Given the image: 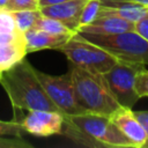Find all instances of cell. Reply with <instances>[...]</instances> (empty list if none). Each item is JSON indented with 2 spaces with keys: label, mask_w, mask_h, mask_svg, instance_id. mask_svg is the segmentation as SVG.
<instances>
[{
  "label": "cell",
  "mask_w": 148,
  "mask_h": 148,
  "mask_svg": "<svg viewBox=\"0 0 148 148\" xmlns=\"http://www.w3.org/2000/svg\"><path fill=\"white\" fill-rule=\"evenodd\" d=\"M12 15L15 20L17 30L24 34L27 30L34 27L35 22L42 16V13L39 9H24V10L12 12Z\"/></svg>",
  "instance_id": "cell-15"
},
{
  "label": "cell",
  "mask_w": 148,
  "mask_h": 148,
  "mask_svg": "<svg viewBox=\"0 0 148 148\" xmlns=\"http://www.w3.org/2000/svg\"><path fill=\"white\" fill-rule=\"evenodd\" d=\"M99 9H101V0H87L82 8L81 15H80L77 29L80 27L91 23L97 17Z\"/></svg>",
  "instance_id": "cell-17"
},
{
  "label": "cell",
  "mask_w": 148,
  "mask_h": 148,
  "mask_svg": "<svg viewBox=\"0 0 148 148\" xmlns=\"http://www.w3.org/2000/svg\"><path fill=\"white\" fill-rule=\"evenodd\" d=\"M109 117L120 132L131 141L133 148H143L147 141V133L134 111H132V108L119 106Z\"/></svg>",
  "instance_id": "cell-9"
},
{
  "label": "cell",
  "mask_w": 148,
  "mask_h": 148,
  "mask_svg": "<svg viewBox=\"0 0 148 148\" xmlns=\"http://www.w3.org/2000/svg\"><path fill=\"white\" fill-rule=\"evenodd\" d=\"M1 72H2V71H0V75H1Z\"/></svg>",
  "instance_id": "cell-28"
},
{
  "label": "cell",
  "mask_w": 148,
  "mask_h": 148,
  "mask_svg": "<svg viewBox=\"0 0 148 148\" xmlns=\"http://www.w3.org/2000/svg\"><path fill=\"white\" fill-rule=\"evenodd\" d=\"M35 71L45 92L61 113L66 116L86 113L76 102L71 72L62 75H50L38 69Z\"/></svg>",
  "instance_id": "cell-7"
},
{
  "label": "cell",
  "mask_w": 148,
  "mask_h": 148,
  "mask_svg": "<svg viewBox=\"0 0 148 148\" xmlns=\"http://www.w3.org/2000/svg\"><path fill=\"white\" fill-rule=\"evenodd\" d=\"M7 2H8V0H0V8H5Z\"/></svg>",
  "instance_id": "cell-27"
},
{
  "label": "cell",
  "mask_w": 148,
  "mask_h": 148,
  "mask_svg": "<svg viewBox=\"0 0 148 148\" xmlns=\"http://www.w3.org/2000/svg\"><path fill=\"white\" fill-rule=\"evenodd\" d=\"M147 14H148V7L142 5L131 3V2H105V3H101V9L97 16L99 15L116 16L135 23Z\"/></svg>",
  "instance_id": "cell-13"
},
{
  "label": "cell",
  "mask_w": 148,
  "mask_h": 148,
  "mask_svg": "<svg viewBox=\"0 0 148 148\" xmlns=\"http://www.w3.org/2000/svg\"><path fill=\"white\" fill-rule=\"evenodd\" d=\"M65 114L59 111L31 110L20 121L23 131L36 136H50L60 134Z\"/></svg>",
  "instance_id": "cell-8"
},
{
  "label": "cell",
  "mask_w": 148,
  "mask_h": 148,
  "mask_svg": "<svg viewBox=\"0 0 148 148\" xmlns=\"http://www.w3.org/2000/svg\"><path fill=\"white\" fill-rule=\"evenodd\" d=\"M134 22L123 20L116 16L99 15L91 23L80 27L76 32H87V34H97V35H110L118 34L124 31L134 30Z\"/></svg>",
  "instance_id": "cell-12"
},
{
  "label": "cell",
  "mask_w": 148,
  "mask_h": 148,
  "mask_svg": "<svg viewBox=\"0 0 148 148\" xmlns=\"http://www.w3.org/2000/svg\"><path fill=\"white\" fill-rule=\"evenodd\" d=\"M134 113L147 133V141H146L143 148H148V111H134Z\"/></svg>",
  "instance_id": "cell-24"
},
{
  "label": "cell",
  "mask_w": 148,
  "mask_h": 148,
  "mask_svg": "<svg viewBox=\"0 0 148 148\" xmlns=\"http://www.w3.org/2000/svg\"><path fill=\"white\" fill-rule=\"evenodd\" d=\"M36 68L24 58L3 69L0 83L5 89L15 112L21 110L59 111L45 92L36 75Z\"/></svg>",
  "instance_id": "cell-1"
},
{
  "label": "cell",
  "mask_w": 148,
  "mask_h": 148,
  "mask_svg": "<svg viewBox=\"0 0 148 148\" xmlns=\"http://www.w3.org/2000/svg\"><path fill=\"white\" fill-rule=\"evenodd\" d=\"M73 35H56L40 29L31 28L24 32L25 51L27 53H30L45 49L58 50Z\"/></svg>",
  "instance_id": "cell-11"
},
{
  "label": "cell",
  "mask_w": 148,
  "mask_h": 148,
  "mask_svg": "<svg viewBox=\"0 0 148 148\" xmlns=\"http://www.w3.org/2000/svg\"><path fill=\"white\" fill-rule=\"evenodd\" d=\"M69 72L76 102L84 112L109 117L120 106L103 73L90 72L75 65Z\"/></svg>",
  "instance_id": "cell-2"
},
{
  "label": "cell",
  "mask_w": 148,
  "mask_h": 148,
  "mask_svg": "<svg viewBox=\"0 0 148 148\" xmlns=\"http://www.w3.org/2000/svg\"><path fill=\"white\" fill-rule=\"evenodd\" d=\"M8 12L24 10V9H39L38 0H8L5 6Z\"/></svg>",
  "instance_id": "cell-21"
},
{
  "label": "cell",
  "mask_w": 148,
  "mask_h": 148,
  "mask_svg": "<svg viewBox=\"0 0 148 148\" xmlns=\"http://www.w3.org/2000/svg\"><path fill=\"white\" fill-rule=\"evenodd\" d=\"M65 119L84 133L97 145V147L133 148L131 141L120 132L108 116L86 112L71 116L65 114Z\"/></svg>",
  "instance_id": "cell-4"
},
{
  "label": "cell",
  "mask_w": 148,
  "mask_h": 148,
  "mask_svg": "<svg viewBox=\"0 0 148 148\" xmlns=\"http://www.w3.org/2000/svg\"><path fill=\"white\" fill-rule=\"evenodd\" d=\"M27 54L25 39L21 38L9 43H0V71H3Z\"/></svg>",
  "instance_id": "cell-14"
},
{
  "label": "cell",
  "mask_w": 148,
  "mask_h": 148,
  "mask_svg": "<svg viewBox=\"0 0 148 148\" xmlns=\"http://www.w3.org/2000/svg\"><path fill=\"white\" fill-rule=\"evenodd\" d=\"M135 90L138 95L141 97H147L148 96V69L140 68L136 73L135 76Z\"/></svg>",
  "instance_id": "cell-20"
},
{
  "label": "cell",
  "mask_w": 148,
  "mask_h": 148,
  "mask_svg": "<svg viewBox=\"0 0 148 148\" xmlns=\"http://www.w3.org/2000/svg\"><path fill=\"white\" fill-rule=\"evenodd\" d=\"M32 28L40 29V30L47 31L50 34H56V35H74L75 34V31L71 30L62 22H60L56 18H52V17L44 16V15H42L35 22Z\"/></svg>",
  "instance_id": "cell-16"
},
{
  "label": "cell",
  "mask_w": 148,
  "mask_h": 148,
  "mask_svg": "<svg viewBox=\"0 0 148 148\" xmlns=\"http://www.w3.org/2000/svg\"><path fill=\"white\" fill-rule=\"evenodd\" d=\"M87 40L109 52L118 60L148 65V40L136 31L130 30L110 35L77 32Z\"/></svg>",
  "instance_id": "cell-3"
},
{
  "label": "cell",
  "mask_w": 148,
  "mask_h": 148,
  "mask_svg": "<svg viewBox=\"0 0 148 148\" xmlns=\"http://www.w3.org/2000/svg\"><path fill=\"white\" fill-rule=\"evenodd\" d=\"M0 148H34L22 136H0Z\"/></svg>",
  "instance_id": "cell-22"
},
{
  "label": "cell",
  "mask_w": 148,
  "mask_h": 148,
  "mask_svg": "<svg viewBox=\"0 0 148 148\" xmlns=\"http://www.w3.org/2000/svg\"><path fill=\"white\" fill-rule=\"evenodd\" d=\"M86 1L87 0H68L60 3L40 7L39 10L42 15L56 18L62 22L71 30L76 32L79 27L80 15Z\"/></svg>",
  "instance_id": "cell-10"
},
{
  "label": "cell",
  "mask_w": 148,
  "mask_h": 148,
  "mask_svg": "<svg viewBox=\"0 0 148 148\" xmlns=\"http://www.w3.org/2000/svg\"><path fill=\"white\" fill-rule=\"evenodd\" d=\"M15 20L12 15V12L0 8V32L3 34H15L17 32Z\"/></svg>",
  "instance_id": "cell-19"
},
{
  "label": "cell",
  "mask_w": 148,
  "mask_h": 148,
  "mask_svg": "<svg viewBox=\"0 0 148 148\" xmlns=\"http://www.w3.org/2000/svg\"><path fill=\"white\" fill-rule=\"evenodd\" d=\"M145 65L118 60L104 76L110 90L120 106L132 108L140 98L135 90V76Z\"/></svg>",
  "instance_id": "cell-6"
},
{
  "label": "cell",
  "mask_w": 148,
  "mask_h": 148,
  "mask_svg": "<svg viewBox=\"0 0 148 148\" xmlns=\"http://www.w3.org/2000/svg\"><path fill=\"white\" fill-rule=\"evenodd\" d=\"M105 2H131L148 7V0H101V3H105Z\"/></svg>",
  "instance_id": "cell-25"
},
{
  "label": "cell",
  "mask_w": 148,
  "mask_h": 148,
  "mask_svg": "<svg viewBox=\"0 0 148 148\" xmlns=\"http://www.w3.org/2000/svg\"><path fill=\"white\" fill-rule=\"evenodd\" d=\"M23 127L20 121L0 120V136H22Z\"/></svg>",
  "instance_id": "cell-18"
},
{
  "label": "cell",
  "mask_w": 148,
  "mask_h": 148,
  "mask_svg": "<svg viewBox=\"0 0 148 148\" xmlns=\"http://www.w3.org/2000/svg\"><path fill=\"white\" fill-rule=\"evenodd\" d=\"M134 31H136L140 36H142L146 40H148V14L140 18L134 24Z\"/></svg>",
  "instance_id": "cell-23"
},
{
  "label": "cell",
  "mask_w": 148,
  "mask_h": 148,
  "mask_svg": "<svg viewBox=\"0 0 148 148\" xmlns=\"http://www.w3.org/2000/svg\"><path fill=\"white\" fill-rule=\"evenodd\" d=\"M75 66L97 73H106L117 61L105 50L75 32L62 46L58 49Z\"/></svg>",
  "instance_id": "cell-5"
},
{
  "label": "cell",
  "mask_w": 148,
  "mask_h": 148,
  "mask_svg": "<svg viewBox=\"0 0 148 148\" xmlns=\"http://www.w3.org/2000/svg\"><path fill=\"white\" fill-rule=\"evenodd\" d=\"M68 0H38V6L44 7V6H50V5H56V3H60V2H65Z\"/></svg>",
  "instance_id": "cell-26"
}]
</instances>
